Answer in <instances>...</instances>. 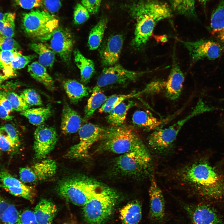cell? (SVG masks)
Here are the masks:
<instances>
[{"label": "cell", "mask_w": 224, "mask_h": 224, "mask_svg": "<svg viewBox=\"0 0 224 224\" xmlns=\"http://www.w3.org/2000/svg\"><path fill=\"white\" fill-rule=\"evenodd\" d=\"M180 176L195 187L199 194L212 200L224 198V177L207 160L198 161L184 168Z\"/></svg>", "instance_id": "cell-1"}, {"label": "cell", "mask_w": 224, "mask_h": 224, "mask_svg": "<svg viewBox=\"0 0 224 224\" xmlns=\"http://www.w3.org/2000/svg\"><path fill=\"white\" fill-rule=\"evenodd\" d=\"M131 12L136 20L133 43L137 47L147 42L157 23L172 16L171 8L161 0H138L132 5Z\"/></svg>", "instance_id": "cell-2"}, {"label": "cell", "mask_w": 224, "mask_h": 224, "mask_svg": "<svg viewBox=\"0 0 224 224\" xmlns=\"http://www.w3.org/2000/svg\"><path fill=\"white\" fill-rule=\"evenodd\" d=\"M100 139V149L121 155L145 146L135 131L125 126L105 129Z\"/></svg>", "instance_id": "cell-3"}, {"label": "cell", "mask_w": 224, "mask_h": 224, "mask_svg": "<svg viewBox=\"0 0 224 224\" xmlns=\"http://www.w3.org/2000/svg\"><path fill=\"white\" fill-rule=\"evenodd\" d=\"M119 198L118 193L103 185L83 206V213L89 224H102L112 214Z\"/></svg>", "instance_id": "cell-4"}, {"label": "cell", "mask_w": 224, "mask_h": 224, "mask_svg": "<svg viewBox=\"0 0 224 224\" xmlns=\"http://www.w3.org/2000/svg\"><path fill=\"white\" fill-rule=\"evenodd\" d=\"M103 186L92 178L79 176L61 181L58 185L57 191L67 201L83 206Z\"/></svg>", "instance_id": "cell-5"}, {"label": "cell", "mask_w": 224, "mask_h": 224, "mask_svg": "<svg viewBox=\"0 0 224 224\" xmlns=\"http://www.w3.org/2000/svg\"><path fill=\"white\" fill-rule=\"evenodd\" d=\"M152 159L146 146L121 155L114 162L113 169L115 174L138 177L147 174Z\"/></svg>", "instance_id": "cell-6"}, {"label": "cell", "mask_w": 224, "mask_h": 224, "mask_svg": "<svg viewBox=\"0 0 224 224\" xmlns=\"http://www.w3.org/2000/svg\"><path fill=\"white\" fill-rule=\"evenodd\" d=\"M21 20L25 33L32 38L43 42L49 39L59 25L57 18L47 11L33 10L23 13Z\"/></svg>", "instance_id": "cell-7"}, {"label": "cell", "mask_w": 224, "mask_h": 224, "mask_svg": "<svg viewBox=\"0 0 224 224\" xmlns=\"http://www.w3.org/2000/svg\"><path fill=\"white\" fill-rule=\"evenodd\" d=\"M207 110L201 101L197 104L194 109L188 115L172 125L164 128H159L152 133L148 139L151 148L161 152L169 148L173 144L184 124L189 119Z\"/></svg>", "instance_id": "cell-8"}, {"label": "cell", "mask_w": 224, "mask_h": 224, "mask_svg": "<svg viewBox=\"0 0 224 224\" xmlns=\"http://www.w3.org/2000/svg\"><path fill=\"white\" fill-rule=\"evenodd\" d=\"M105 130L103 128L91 123L83 125L79 130V142L70 148L65 156L72 159L87 157L91 147L101 139Z\"/></svg>", "instance_id": "cell-9"}, {"label": "cell", "mask_w": 224, "mask_h": 224, "mask_svg": "<svg viewBox=\"0 0 224 224\" xmlns=\"http://www.w3.org/2000/svg\"><path fill=\"white\" fill-rule=\"evenodd\" d=\"M33 148L36 158H44L54 148L58 136L53 127L42 124L36 129L34 133Z\"/></svg>", "instance_id": "cell-10"}, {"label": "cell", "mask_w": 224, "mask_h": 224, "mask_svg": "<svg viewBox=\"0 0 224 224\" xmlns=\"http://www.w3.org/2000/svg\"><path fill=\"white\" fill-rule=\"evenodd\" d=\"M57 166L54 161L45 159L33 165L20 169V180L24 183H33L47 179L55 174Z\"/></svg>", "instance_id": "cell-11"}, {"label": "cell", "mask_w": 224, "mask_h": 224, "mask_svg": "<svg viewBox=\"0 0 224 224\" xmlns=\"http://www.w3.org/2000/svg\"><path fill=\"white\" fill-rule=\"evenodd\" d=\"M48 41L50 48L58 55L62 61L66 63L70 61L74 41L68 30L58 27L53 31Z\"/></svg>", "instance_id": "cell-12"}, {"label": "cell", "mask_w": 224, "mask_h": 224, "mask_svg": "<svg viewBox=\"0 0 224 224\" xmlns=\"http://www.w3.org/2000/svg\"><path fill=\"white\" fill-rule=\"evenodd\" d=\"M179 40L189 50L194 61L204 58L215 59L220 56L222 52L221 46L211 40L201 39L194 41Z\"/></svg>", "instance_id": "cell-13"}, {"label": "cell", "mask_w": 224, "mask_h": 224, "mask_svg": "<svg viewBox=\"0 0 224 224\" xmlns=\"http://www.w3.org/2000/svg\"><path fill=\"white\" fill-rule=\"evenodd\" d=\"M142 73L129 70L117 64L105 68L96 86L100 88L114 84H123L136 80Z\"/></svg>", "instance_id": "cell-14"}, {"label": "cell", "mask_w": 224, "mask_h": 224, "mask_svg": "<svg viewBox=\"0 0 224 224\" xmlns=\"http://www.w3.org/2000/svg\"><path fill=\"white\" fill-rule=\"evenodd\" d=\"M185 207L192 224H224L219 212L209 204L189 205Z\"/></svg>", "instance_id": "cell-15"}, {"label": "cell", "mask_w": 224, "mask_h": 224, "mask_svg": "<svg viewBox=\"0 0 224 224\" xmlns=\"http://www.w3.org/2000/svg\"><path fill=\"white\" fill-rule=\"evenodd\" d=\"M123 43L122 36L116 35L110 37L100 51V56L103 64L112 66L119 59Z\"/></svg>", "instance_id": "cell-16"}, {"label": "cell", "mask_w": 224, "mask_h": 224, "mask_svg": "<svg viewBox=\"0 0 224 224\" xmlns=\"http://www.w3.org/2000/svg\"><path fill=\"white\" fill-rule=\"evenodd\" d=\"M150 201V217L155 221L162 220L165 215V201L162 191L153 176L149 189Z\"/></svg>", "instance_id": "cell-17"}, {"label": "cell", "mask_w": 224, "mask_h": 224, "mask_svg": "<svg viewBox=\"0 0 224 224\" xmlns=\"http://www.w3.org/2000/svg\"><path fill=\"white\" fill-rule=\"evenodd\" d=\"M184 79V74L174 60L169 76L165 82L164 89L168 98L174 100L179 98L182 92Z\"/></svg>", "instance_id": "cell-18"}, {"label": "cell", "mask_w": 224, "mask_h": 224, "mask_svg": "<svg viewBox=\"0 0 224 224\" xmlns=\"http://www.w3.org/2000/svg\"><path fill=\"white\" fill-rule=\"evenodd\" d=\"M82 119L80 115L68 104L62 110L61 129L64 134L76 133L81 128Z\"/></svg>", "instance_id": "cell-19"}, {"label": "cell", "mask_w": 224, "mask_h": 224, "mask_svg": "<svg viewBox=\"0 0 224 224\" xmlns=\"http://www.w3.org/2000/svg\"><path fill=\"white\" fill-rule=\"evenodd\" d=\"M33 212L38 224H52L57 208L52 201L42 198L36 205Z\"/></svg>", "instance_id": "cell-20"}, {"label": "cell", "mask_w": 224, "mask_h": 224, "mask_svg": "<svg viewBox=\"0 0 224 224\" xmlns=\"http://www.w3.org/2000/svg\"><path fill=\"white\" fill-rule=\"evenodd\" d=\"M64 89L71 102L76 104L83 98L88 96L91 90L76 80H68L63 84Z\"/></svg>", "instance_id": "cell-21"}, {"label": "cell", "mask_w": 224, "mask_h": 224, "mask_svg": "<svg viewBox=\"0 0 224 224\" xmlns=\"http://www.w3.org/2000/svg\"><path fill=\"white\" fill-rule=\"evenodd\" d=\"M142 206L137 201L128 203L120 211V217L123 224H137L141 219Z\"/></svg>", "instance_id": "cell-22"}, {"label": "cell", "mask_w": 224, "mask_h": 224, "mask_svg": "<svg viewBox=\"0 0 224 224\" xmlns=\"http://www.w3.org/2000/svg\"><path fill=\"white\" fill-rule=\"evenodd\" d=\"M132 121L134 124L149 130H155L159 128L163 122L149 112L142 110L137 111L134 113Z\"/></svg>", "instance_id": "cell-23"}, {"label": "cell", "mask_w": 224, "mask_h": 224, "mask_svg": "<svg viewBox=\"0 0 224 224\" xmlns=\"http://www.w3.org/2000/svg\"><path fill=\"white\" fill-rule=\"evenodd\" d=\"M76 64L80 70L81 81L84 84L88 83L95 72L93 62L84 56L77 49L73 51Z\"/></svg>", "instance_id": "cell-24"}, {"label": "cell", "mask_w": 224, "mask_h": 224, "mask_svg": "<svg viewBox=\"0 0 224 224\" xmlns=\"http://www.w3.org/2000/svg\"><path fill=\"white\" fill-rule=\"evenodd\" d=\"M210 28L212 34L224 41V0L221 1L212 12Z\"/></svg>", "instance_id": "cell-25"}, {"label": "cell", "mask_w": 224, "mask_h": 224, "mask_svg": "<svg viewBox=\"0 0 224 224\" xmlns=\"http://www.w3.org/2000/svg\"><path fill=\"white\" fill-rule=\"evenodd\" d=\"M19 216L15 206L0 195V224H20Z\"/></svg>", "instance_id": "cell-26"}, {"label": "cell", "mask_w": 224, "mask_h": 224, "mask_svg": "<svg viewBox=\"0 0 224 224\" xmlns=\"http://www.w3.org/2000/svg\"><path fill=\"white\" fill-rule=\"evenodd\" d=\"M27 71L32 78L42 84L48 89L54 90V81L44 66L38 62H34L28 66Z\"/></svg>", "instance_id": "cell-27"}, {"label": "cell", "mask_w": 224, "mask_h": 224, "mask_svg": "<svg viewBox=\"0 0 224 224\" xmlns=\"http://www.w3.org/2000/svg\"><path fill=\"white\" fill-rule=\"evenodd\" d=\"M21 115L26 118L30 123L36 126L43 124L51 115L49 107L29 108L21 112Z\"/></svg>", "instance_id": "cell-28"}, {"label": "cell", "mask_w": 224, "mask_h": 224, "mask_svg": "<svg viewBox=\"0 0 224 224\" xmlns=\"http://www.w3.org/2000/svg\"><path fill=\"white\" fill-rule=\"evenodd\" d=\"M107 98L102 92L101 88L95 86L92 90V93L85 108L84 120H87L91 117L95 111L105 103Z\"/></svg>", "instance_id": "cell-29"}, {"label": "cell", "mask_w": 224, "mask_h": 224, "mask_svg": "<svg viewBox=\"0 0 224 224\" xmlns=\"http://www.w3.org/2000/svg\"><path fill=\"white\" fill-rule=\"evenodd\" d=\"M30 48L39 56V62L45 67L51 68L55 59V53L47 46L41 43H32Z\"/></svg>", "instance_id": "cell-30"}, {"label": "cell", "mask_w": 224, "mask_h": 224, "mask_svg": "<svg viewBox=\"0 0 224 224\" xmlns=\"http://www.w3.org/2000/svg\"><path fill=\"white\" fill-rule=\"evenodd\" d=\"M134 105L132 101L128 103L122 102L108 113V122L114 126H120L124 123L128 111Z\"/></svg>", "instance_id": "cell-31"}, {"label": "cell", "mask_w": 224, "mask_h": 224, "mask_svg": "<svg viewBox=\"0 0 224 224\" xmlns=\"http://www.w3.org/2000/svg\"><path fill=\"white\" fill-rule=\"evenodd\" d=\"M22 55L18 50H3L0 51V68L9 78L16 75V70L12 67V61L16 58Z\"/></svg>", "instance_id": "cell-32"}, {"label": "cell", "mask_w": 224, "mask_h": 224, "mask_svg": "<svg viewBox=\"0 0 224 224\" xmlns=\"http://www.w3.org/2000/svg\"><path fill=\"white\" fill-rule=\"evenodd\" d=\"M107 22V18L103 17L91 30L88 40V46L91 50L96 49L100 45Z\"/></svg>", "instance_id": "cell-33"}, {"label": "cell", "mask_w": 224, "mask_h": 224, "mask_svg": "<svg viewBox=\"0 0 224 224\" xmlns=\"http://www.w3.org/2000/svg\"><path fill=\"white\" fill-rule=\"evenodd\" d=\"M171 8L177 13L189 17L196 16L195 0H169Z\"/></svg>", "instance_id": "cell-34"}, {"label": "cell", "mask_w": 224, "mask_h": 224, "mask_svg": "<svg viewBox=\"0 0 224 224\" xmlns=\"http://www.w3.org/2000/svg\"><path fill=\"white\" fill-rule=\"evenodd\" d=\"M0 187L15 196L21 197L32 202L35 197V189L26 184L23 186H10L0 184Z\"/></svg>", "instance_id": "cell-35"}, {"label": "cell", "mask_w": 224, "mask_h": 224, "mask_svg": "<svg viewBox=\"0 0 224 224\" xmlns=\"http://www.w3.org/2000/svg\"><path fill=\"white\" fill-rule=\"evenodd\" d=\"M140 94L139 92H133L127 94L112 96L108 98L105 103L101 106L99 109V112L101 113H108L124 100L136 96Z\"/></svg>", "instance_id": "cell-36"}, {"label": "cell", "mask_w": 224, "mask_h": 224, "mask_svg": "<svg viewBox=\"0 0 224 224\" xmlns=\"http://www.w3.org/2000/svg\"><path fill=\"white\" fill-rule=\"evenodd\" d=\"M2 92L9 101L13 111L21 112L29 108L30 106L25 102L20 95L13 92Z\"/></svg>", "instance_id": "cell-37"}, {"label": "cell", "mask_w": 224, "mask_h": 224, "mask_svg": "<svg viewBox=\"0 0 224 224\" xmlns=\"http://www.w3.org/2000/svg\"><path fill=\"white\" fill-rule=\"evenodd\" d=\"M0 130L5 134L16 152L17 151L20 146V140L15 128L11 124H7L1 127Z\"/></svg>", "instance_id": "cell-38"}, {"label": "cell", "mask_w": 224, "mask_h": 224, "mask_svg": "<svg viewBox=\"0 0 224 224\" xmlns=\"http://www.w3.org/2000/svg\"><path fill=\"white\" fill-rule=\"evenodd\" d=\"M20 96L30 106H40L43 104L40 96L33 89H25L21 93Z\"/></svg>", "instance_id": "cell-39"}, {"label": "cell", "mask_w": 224, "mask_h": 224, "mask_svg": "<svg viewBox=\"0 0 224 224\" xmlns=\"http://www.w3.org/2000/svg\"><path fill=\"white\" fill-rule=\"evenodd\" d=\"M90 13L81 3L75 6L73 12V21L76 25H80L86 22L89 18Z\"/></svg>", "instance_id": "cell-40"}, {"label": "cell", "mask_w": 224, "mask_h": 224, "mask_svg": "<svg viewBox=\"0 0 224 224\" xmlns=\"http://www.w3.org/2000/svg\"><path fill=\"white\" fill-rule=\"evenodd\" d=\"M0 182L3 185L13 187L23 186L26 184L4 170H0Z\"/></svg>", "instance_id": "cell-41"}, {"label": "cell", "mask_w": 224, "mask_h": 224, "mask_svg": "<svg viewBox=\"0 0 224 224\" xmlns=\"http://www.w3.org/2000/svg\"><path fill=\"white\" fill-rule=\"evenodd\" d=\"M18 42L12 37L0 35V50H18L20 49Z\"/></svg>", "instance_id": "cell-42"}, {"label": "cell", "mask_w": 224, "mask_h": 224, "mask_svg": "<svg viewBox=\"0 0 224 224\" xmlns=\"http://www.w3.org/2000/svg\"><path fill=\"white\" fill-rule=\"evenodd\" d=\"M7 20L1 35L12 37L14 35L16 14L8 12Z\"/></svg>", "instance_id": "cell-43"}, {"label": "cell", "mask_w": 224, "mask_h": 224, "mask_svg": "<svg viewBox=\"0 0 224 224\" xmlns=\"http://www.w3.org/2000/svg\"><path fill=\"white\" fill-rule=\"evenodd\" d=\"M15 5L26 10L43 6V0H13Z\"/></svg>", "instance_id": "cell-44"}, {"label": "cell", "mask_w": 224, "mask_h": 224, "mask_svg": "<svg viewBox=\"0 0 224 224\" xmlns=\"http://www.w3.org/2000/svg\"><path fill=\"white\" fill-rule=\"evenodd\" d=\"M36 57V56L34 54L26 56L21 55L12 61V67L16 70L23 68Z\"/></svg>", "instance_id": "cell-45"}, {"label": "cell", "mask_w": 224, "mask_h": 224, "mask_svg": "<svg viewBox=\"0 0 224 224\" xmlns=\"http://www.w3.org/2000/svg\"><path fill=\"white\" fill-rule=\"evenodd\" d=\"M63 0H43V5L47 11L54 14L59 10Z\"/></svg>", "instance_id": "cell-46"}, {"label": "cell", "mask_w": 224, "mask_h": 224, "mask_svg": "<svg viewBox=\"0 0 224 224\" xmlns=\"http://www.w3.org/2000/svg\"><path fill=\"white\" fill-rule=\"evenodd\" d=\"M20 224H38L33 211L26 210L20 214Z\"/></svg>", "instance_id": "cell-47"}, {"label": "cell", "mask_w": 224, "mask_h": 224, "mask_svg": "<svg viewBox=\"0 0 224 224\" xmlns=\"http://www.w3.org/2000/svg\"><path fill=\"white\" fill-rule=\"evenodd\" d=\"M102 0H81V3L90 13L95 14L99 10Z\"/></svg>", "instance_id": "cell-48"}, {"label": "cell", "mask_w": 224, "mask_h": 224, "mask_svg": "<svg viewBox=\"0 0 224 224\" xmlns=\"http://www.w3.org/2000/svg\"><path fill=\"white\" fill-rule=\"evenodd\" d=\"M165 82L160 81L151 82L147 85L144 89L139 91V92L141 94L144 92L155 93L159 92L161 89H164Z\"/></svg>", "instance_id": "cell-49"}, {"label": "cell", "mask_w": 224, "mask_h": 224, "mask_svg": "<svg viewBox=\"0 0 224 224\" xmlns=\"http://www.w3.org/2000/svg\"><path fill=\"white\" fill-rule=\"evenodd\" d=\"M0 150L9 152H16L5 134L0 130Z\"/></svg>", "instance_id": "cell-50"}, {"label": "cell", "mask_w": 224, "mask_h": 224, "mask_svg": "<svg viewBox=\"0 0 224 224\" xmlns=\"http://www.w3.org/2000/svg\"><path fill=\"white\" fill-rule=\"evenodd\" d=\"M0 103L9 114L13 111L9 101L1 91H0Z\"/></svg>", "instance_id": "cell-51"}, {"label": "cell", "mask_w": 224, "mask_h": 224, "mask_svg": "<svg viewBox=\"0 0 224 224\" xmlns=\"http://www.w3.org/2000/svg\"><path fill=\"white\" fill-rule=\"evenodd\" d=\"M0 118L6 120H11L13 117L10 114L5 107L0 103Z\"/></svg>", "instance_id": "cell-52"}, {"label": "cell", "mask_w": 224, "mask_h": 224, "mask_svg": "<svg viewBox=\"0 0 224 224\" xmlns=\"http://www.w3.org/2000/svg\"><path fill=\"white\" fill-rule=\"evenodd\" d=\"M8 17V13H4V16L0 21V35L6 23Z\"/></svg>", "instance_id": "cell-53"}, {"label": "cell", "mask_w": 224, "mask_h": 224, "mask_svg": "<svg viewBox=\"0 0 224 224\" xmlns=\"http://www.w3.org/2000/svg\"><path fill=\"white\" fill-rule=\"evenodd\" d=\"M8 78L5 74L2 69L0 68V85Z\"/></svg>", "instance_id": "cell-54"}, {"label": "cell", "mask_w": 224, "mask_h": 224, "mask_svg": "<svg viewBox=\"0 0 224 224\" xmlns=\"http://www.w3.org/2000/svg\"><path fill=\"white\" fill-rule=\"evenodd\" d=\"M4 13H3L2 11L0 8V21L2 19L4 16Z\"/></svg>", "instance_id": "cell-55"}, {"label": "cell", "mask_w": 224, "mask_h": 224, "mask_svg": "<svg viewBox=\"0 0 224 224\" xmlns=\"http://www.w3.org/2000/svg\"><path fill=\"white\" fill-rule=\"evenodd\" d=\"M198 0L199 1V2H201L204 5H205L206 2L208 0Z\"/></svg>", "instance_id": "cell-56"}, {"label": "cell", "mask_w": 224, "mask_h": 224, "mask_svg": "<svg viewBox=\"0 0 224 224\" xmlns=\"http://www.w3.org/2000/svg\"></svg>", "instance_id": "cell-57"}, {"label": "cell", "mask_w": 224, "mask_h": 224, "mask_svg": "<svg viewBox=\"0 0 224 224\" xmlns=\"http://www.w3.org/2000/svg\"></svg>", "instance_id": "cell-58"}]
</instances>
